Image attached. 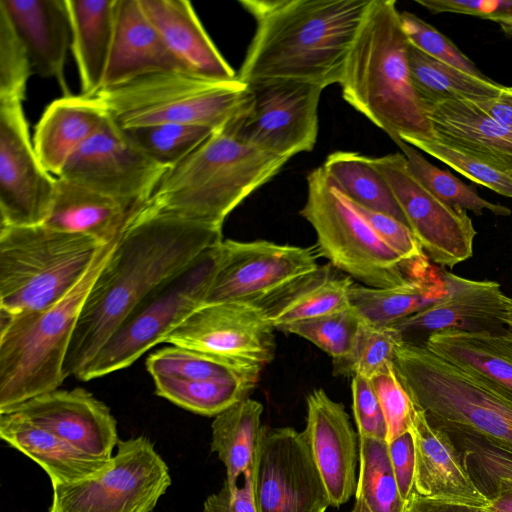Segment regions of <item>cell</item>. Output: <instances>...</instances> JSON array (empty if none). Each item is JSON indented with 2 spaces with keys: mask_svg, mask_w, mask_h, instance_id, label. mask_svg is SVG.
<instances>
[{
  "mask_svg": "<svg viewBox=\"0 0 512 512\" xmlns=\"http://www.w3.org/2000/svg\"><path fill=\"white\" fill-rule=\"evenodd\" d=\"M322 166L352 203L390 215L407 225L391 187L370 157L336 151L327 156Z\"/></svg>",
  "mask_w": 512,
  "mask_h": 512,
  "instance_id": "36",
  "label": "cell"
},
{
  "mask_svg": "<svg viewBox=\"0 0 512 512\" xmlns=\"http://www.w3.org/2000/svg\"><path fill=\"white\" fill-rule=\"evenodd\" d=\"M474 103L493 120L512 131V87L504 86L497 96Z\"/></svg>",
  "mask_w": 512,
  "mask_h": 512,
  "instance_id": "55",
  "label": "cell"
},
{
  "mask_svg": "<svg viewBox=\"0 0 512 512\" xmlns=\"http://www.w3.org/2000/svg\"><path fill=\"white\" fill-rule=\"evenodd\" d=\"M107 244L79 233L0 225V312L47 309L84 278Z\"/></svg>",
  "mask_w": 512,
  "mask_h": 512,
  "instance_id": "6",
  "label": "cell"
},
{
  "mask_svg": "<svg viewBox=\"0 0 512 512\" xmlns=\"http://www.w3.org/2000/svg\"><path fill=\"white\" fill-rule=\"evenodd\" d=\"M390 460L404 502L413 490L415 454L410 432L404 433L388 444Z\"/></svg>",
  "mask_w": 512,
  "mask_h": 512,
  "instance_id": "53",
  "label": "cell"
},
{
  "mask_svg": "<svg viewBox=\"0 0 512 512\" xmlns=\"http://www.w3.org/2000/svg\"><path fill=\"white\" fill-rule=\"evenodd\" d=\"M0 437L42 467L52 485L96 477L112 462L76 449L16 412L0 414Z\"/></svg>",
  "mask_w": 512,
  "mask_h": 512,
  "instance_id": "29",
  "label": "cell"
},
{
  "mask_svg": "<svg viewBox=\"0 0 512 512\" xmlns=\"http://www.w3.org/2000/svg\"><path fill=\"white\" fill-rule=\"evenodd\" d=\"M403 342L400 331L394 326H377L364 321L351 357L334 369V373L371 378L394 363L396 351Z\"/></svg>",
  "mask_w": 512,
  "mask_h": 512,
  "instance_id": "44",
  "label": "cell"
},
{
  "mask_svg": "<svg viewBox=\"0 0 512 512\" xmlns=\"http://www.w3.org/2000/svg\"><path fill=\"white\" fill-rule=\"evenodd\" d=\"M94 97L125 130L171 123L218 129L248 107L252 93L237 78L219 82L170 71L101 90Z\"/></svg>",
  "mask_w": 512,
  "mask_h": 512,
  "instance_id": "9",
  "label": "cell"
},
{
  "mask_svg": "<svg viewBox=\"0 0 512 512\" xmlns=\"http://www.w3.org/2000/svg\"><path fill=\"white\" fill-rule=\"evenodd\" d=\"M215 130L204 125L171 123L125 131L147 156L169 169L190 155Z\"/></svg>",
  "mask_w": 512,
  "mask_h": 512,
  "instance_id": "43",
  "label": "cell"
},
{
  "mask_svg": "<svg viewBox=\"0 0 512 512\" xmlns=\"http://www.w3.org/2000/svg\"><path fill=\"white\" fill-rule=\"evenodd\" d=\"M396 373L433 427L483 437L512 450V402L423 345L403 342Z\"/></svg>",
  "mask_w": 512,
  "mask_h": 512,
  "instance_id": "7",
  "label": "cell"
},
{
  "mask_svg": "<svg viewBox=\"0 0 512 512\" xmlns=\"http://www.w3.org/2000/svg\"><path fill=\"white\" fill-rule=\"evenodd\" d=\"M300 215L316 233L319 255L362 285L395 287L435 265L427 256L414 261L401 258L376 233L323 166L307 176V199Z\"/></svg>",
  "mask_w": 512,
  "mask_h": 512,
  "instance_id": "8",
  "label": "cell"
},
{
  "mask_svg": "<svg viewBox=\"0 0 512 512\" xmlns=\"http://www.w3.org/2000/svg\"><path fill=\"white\" fill-rule=\"evenodd\" d=\"M411 146L433 156L471 181L505 197L512 198V178L485 163L434 139L420 140Z\"/></svg>",
  "mask_w": 512,
  "mask_h": 512,
  "instance_id": "48",
  "label": "cell"
},
{
  "mask_svg": "<svg viewBox=\"0 0 512 512\" xmlns=\"http://www.w3.org/2000/svg\"><path fill=\"white\" fill-rule=\"evenodd\" d=\"M304 429L331 506L340 507L355 495L359 435L342 403L332 400L323 389L307 396Z\"/></svg>",
  "mask_w": 512,
  "mask_h": 512,
  "instance_id": "21",
  "label": "cell"
},
{
  "mask_svg": "<svg viewBox=\"0 0 512 512\" xmlns=\"http://www.w3.org/2000/svg\"><path fill=\"white\" fill-rule=\"evenodd\" d=\"M370 379L385 418L386 441L389 444L397 437L409 432L415 405L400 381L394 363L386 366Z\"/></svg>",
  "mask_w": 512,
  "mask_h": 512,
  "instance_id": "46",
  "label": "cell"
},
{
  "mask_svg": "<svg viewBox=\"0 0 512 512\" xmlns=\"http://www.w3.org/2000/svg\"><path fill=\"white\" fill-rule=\"evenodd\" d=\"M171 485L169 468L144 435L119 440L100 475L53 484L48 512H151Z\"/></svg>",
  "mask_w": 512,
  "mask_h": 512,
  "instance_id": "11",
  "label": "cell"
},
{
  "mask_svg": "<svg viewBox=\"0 0 512 512\" xmlns=\"http://www.w3.org/2000/svg\"><path fill=\"white\" fill-rule=\"evenodd\" d=\"M409 432L415 454L413 490L417 494L431 499L488 505L489 501L467 474L450 437L430 425L416 406Z\"/></svg>",
  "mask_w": 512,
  "mask_h": 512,
  "instance_id": "24",
  "label": "cell"
},
{
  "mask_svg": "<svg viewBox=\"0 0 512 512\" xmlns=\"http://www.w3.org/2000/svg\"><path fill=\"white\" fill-rule=\"evenodd\" d=\"M404 507L412 512H491L486 506L426 498L414 490Z\"/></svg>",
  "mask_w": 512,
  "mask_h": 512,
  "instance_id": "54",
  "label": "cell"
},
{
  "mask_svg": "<svg viewBox=\"0 0 512 512\" xmlns=\"http://www.w3.org/2000/svg\"><path fill=\"white\" fill-rule=\"evenodd\" d=\"M19 99L0 100V225L43 224L56 177L39 161Z\"/></svg>",
  "mask_w": 512,
  "mask_h": 512,
  "instance_id": "16",
  "label": "cell"
},
{
  "mask_svg": "<svg viewBox=\"0 0 512 512\" xmlns=\"http://www.w3.org/2000/svg\"><path fill=\"white\" fill-rule=\"evenodd\" d=\"M355 498L372 512H403L386 440L359 436V475Z\"/></svg>",
  "mask_w": 512,
  "mask_h": 512,
  "instance_id": "40",
  "label": "cell"
},
{
  "mask_svg": "<svg viewBox=\"0 0 512 512\" xmlns=\"http://www.w3.org/2000/svg\"><path fill=\"white\" fill-rule=\"evenodd\" d=\"M444 270L436 265L414 279L388 288L353 283L349 291L351 306L372 325L392 326L447 295Z\"/></svg>",
  "mask_w": 512,
  "mask_h": 512,
  "instance_id": "33",
  "label": "cell"
},
{
  "mask_svg": "<svg viewBox=\"0 0 512 512\" xmlns=\"http://www.w3.org/2000/svg\"><path fill=\"white\" fill-rule=\"evenodd\" d=\"M351 390L358 435L386 440V422L371 379L361 375L353 376Z\"/></svg>",
  "mask_w": 512,
  "mask_h": 512,
  "instance_id": "49",
  "label": "cell"
},
{
  "mask_svg": "<svg viewBox=\"0 0 512 512\" xmlns=\"http://www.w3.org/2000/svg\"><path fill=\"white\" fill-rule=\"evenodd\" d=\"M383 174L406 223L429 260L453 268L473 255L476 236L471 218L433 195L409 171L403 153L371 158Z\"/></svg>",
  "mask_w": 512,
  "mask_h": 512,
  "instance_id": "15",
  "label": "cell"
},
{
  "mask_svg": "<svg viewBox=\"0 0 512 512\" xmlns=\"http://www.w3.org/2000/svg\"><path fill=\"white\" fill-rule=\"evenodd\" d=\"M65 4L81 95L94 97L102 90L114 34L117 0H65Z\"/></svg>",
  "mask_w": 512,
  "mask_h": 512,
  "instance_id": "32",
  "label": "cell"
},
{
  "mask_svg": "<svg viewBox=\"0 0 512 512\" xmlns=\"http://www.w3.org/2000/svg\"><path fill=\"white\" fill-rule=\"evenodd\" d=\"M11 412L103 460L113 457L119 441L117 423L109 407L82 388L43 393Z\"/></svg>",
  "mask_w": 512,
  "mask_h": 512,
  "instance_id": "20",
  "label": "cell"
},
{
  "mask_svg": "<svg viewBox=\"0 0 512 512\" xmlns=\"http://www.w3.org/2000/svg\"><path fill=\"white\" fill-rule=\"evenodd\" d=\"M260 402L245 398L215 416L212 422L211 451L226 468L225 482L231 490L255 462L262 433Z\"/></svg>",
  "mask_w": 512,
  "mask_h": 512,
  "instance_id": "34",
  "label": "cell"
},
{
  "mask_svg": "<svg viewBox=\"0 0 512 512\" xmlns=\"http://www.w3.org/2000/svg\"><path fill=\"white\" fill-rule=\"evenodd\" d=\"M504 323L506 330L512 335V298L508 296L505 298Z\"/></svg>",
  "mask_w": 512,
  "mask_h": 512,
  "instance_id": "57",
  "label": "cell"
},
{
  "mask_svg": "<svg viewBox=\"0 0 512 512\" xmlns=\"http://www.w3.org/2000/svg\"><path fill=\"white\" fill-rule=\"evenodd\" d=\"M243 476L242 485H238L233 490L224 481L218 492L206 498L203 512H258L254 493L253 467Z\"/></svg>",
  "mask_w": 512,
  "mask_h": 512,
  "instance_id": "52",
  "label": "cell"
},
{
  "mask_svg": "<svg viewBox=\"0 0 512 512\" xmlns=\"http://www.w3.org/2000/svg\"><path fill=\"white\" fill-rule=\"evenodd\" d=\"M357 208L382 240L401 258L406 261H414L427 256L405 223L381 212L360 206Z\"/></svg>",
  "mask_w": 512,
  "mask_h": 512,
  "instance_id": "50",
  "label": "cell"
},
{
  "mask_svg": "<svg viewBox=\"0 0 512 512\" xmlns=\"http://www.w3.org/2000/svg\"><path fill=\"white\" fill-rule=\"evenodd\" d=\"M447 295L392 326L404 342L423 345L435 333H469L506 330L505 298L500 285L491 280L463 278L444 270Z\"/></svg>",
  "mask_w": 512,
  "mask_h": 512,
  "instance_id": "19",
  "label": "cell"
},
{
  "mask_svg": "<svg viewBox=\"0 0 512 512\" xmlns=\"http://www.w3.org/2000/svg\"><path fill=\"white\" fill-rule=\"evenodd\" d=\"M409 41L394 0H370L339 85L343 98L395 143L433 139L412 84Z\"/></svg>",
  "mask_w": 512,
  "mask_h": 512,
  "instance_id": "3",
  "label": "cell"
},
{
  "mask_svg": "<svg viewBox=\"0 0 512 512\" xmlns=\"http://www.w3.org/2000/svg\"><path fill=\"white\" fill-rule=\"evenodd\" d=\"M240 115L169 168L141 209L222 227L244 199L276 176L289 159L244 140L237 129Z\"/></svg>",
  "mask_w": 512,
  "mask_h": 512,
  "instance_id": "4",
  "label": "cell"
},
{
  "mask_svg": "<svg viewBox=\"0 0 512 512\" xmlns=\"http://www.w3.org/2000/svg\"><path fill=\"white\" fill-rule=\"evenodd\" d=\"M167 170L147 156L109 117L70 157L58 177L141 208Z\"/></svg>",
  "mask_w": 512,
  "mask_h": 512,
  "instance_id": "14",
  "label": "cell"
},
{
  "mask_svg": "<svg viewBox=\"0 0 512 512\" xmlns=\"http://www.w3.org/2000/svg\"><path fill=\"white\" fill-rule=\"evenodd\" d=\"M443 431L459 452L470 479L488 501L512 490V450L480 436Z\"/></svg>",
  "mask_w": 512,
  "mask_h": 512,
  "instance_id": "38",
  "label": "cell"
},
{
  "mask_svg": "<svg viewBox=\"0 0 512 512\" xmlns=\"http://www.w3.org/2000/svg\"><path fill=\"white\" fill-rule=\"evenodd\" d=\"M0 9L24 44L36 73L56 79L63 96L71 95L64 73L71 48L65 0H0Z\"/></svg>",
  "mask_w": 512,
  "mask_h": 512,
  "instance_id": "25",
  "label": "cell"
},
{
  "mask_svg": "<svg viewBox=\"0 0 512 512\" xmlns=\"http://www.w3.org/2000/svg\"><path fill=\"white\" fill-rule=\"evenodd\" d=\"M139 209L56 177L53 202L43 224L61 231L84 234L109 244L120 236Z\"/></svg>",
  "mask_w": 512,
  "mask_h": 512,
  "instance_id": "30",
  "label": "cell"
},
{
  "mask_svg": "<svg viewBox=\"0 0 512 512\" xmlns=\"http://www.w3.org/2000/svg\"><path fill=\"white\" fill-rule=\"evenodd\" d=\"M170 71L187 72L165 45L141 0H117L114 34L102 90Z\"/></svg>",
  "mask_w": 512,
  "mask_h": 512,
  "instance_id": "22",
  "label": "cell"
},
{
  "mask_svg": "<svg viewBox=\"0 0 512 512\" xmlns=\"http://www.w3.org/2000/svg\"><path fill=\"white\" fill-rule=\"evenodd\" d=\"M409 43L421 52L471 75L487 78L453 42L432 25L410 12L400 13Z\"/></svg>",
  "mask_w": 512,
  "mask_h": 512,
  "instance_id": "47",
  "label": "cell"
},
{
  "mask_svg": "<svg viewBox=\"0 0 512 512\" xmlns=\"http://www.w3.org/2000/svg\"><path fill=\"white\" fill-rule=\"evenodd\" d=\"M433 139L512 178V131L474 102L444 100L424 106Z\"/></svg>",
  "mask_w": 512,
  "mask_h": 512,
  "instance_id": "23",
  "label": "cell"
},
{
  "mask_svg": "<svg viewBox=\"0 0 512 512\" xmlns=\"http://www.w3.org/2000/svg\"><path fill=\"white\" fill-rule=\"evenodd\" d=\"M256 22L237 79L339 84L370 0H240Z\"/></svg>",
  "mask_w": 512,
  "mask_h": 512,
  "instance_id": "2",
  "label": "cell"
},
{
  "mask_svg": "<svg viewBox=\"0 0 512 512\" xmlns=\"http://www.w3.org/2000/svg\"><path fill=\"white\" fill-rule=\"evenodd\" d=\"M403 512H412L404 507Z\"/></svg>",
  "mask_w": 512,
  "mask_h": 512,
  "instance_id": "60",
  "label": "cell"
},
{
  "mask_svg": "<svg viewBox=\"0 0 512 512\" xmlns=\"http://www.w3.org/2000/svg\"><path fill=\"white\" fill-rule=\"evenodd\" d=\"M330 263L319 265L255 302L274 329L351 306L352 279Z\"/></svg>",
  "mask_w": 512,
  "mask_h": 512,
  "instance_id": "28",
  "label": "cell"
},
{
  "mask_svg": "<svg viewBox=\"0 0 512 512\" xmlns=\"http://www.w3.org/2000/svg\"><path fill=\"white\" fill-rule=\"evenodd\" d=\"M350 512H372L367 504L359 498H355V503Z\"/></svg>",
  "mask_w": 512,
  "mask_h": 512,
  "instance_id": "59",
  "label": "cell"
},
{
  "mask_svg": "<svg viewBox=\"0 0 512 512\" xmlns=\"http://www.w3.org/2000/svg\"><path fill=\"white\" fill-rule=\"evenodd\" d=\"M486 507L491 512H512V490L500 493Z\"/></svg>",
  "mask_w": 512,
  "mask_h": 512,
  "instance_id": "56",
  "label": "cell"
},
{
  "mask_svg": "<svg viewBox=\"0 0 512 512\" xmlns=\"http://www.w3.org/2000/svg\"><path fill=\"white\" fill-rule=\"evenodd\" d=\"M274 330L256 306L218 302L197 308L163 342L265 366L275 355Z\"/></svg>",
  "mask_w": 512,
  "mask_h": 512,
  "instance_id": "18",
  "label": "cell"
},
{
  "mask_svg": "<svg viewBox=\"0 0 512 512\" xmlns=\"http://www.w3.org/2000/svg\"><path fill=\"white\" fill-rule=\"evenodd\" d=\"M32 69L24 44L0 9V100L23 101Z\"/></svg>",
  "mask_w": 512,
  "mask_h": 512,
  "instance_id": "45",
  "label": "cell"
},
{
  "mask_svg": "<svg viewBox=\"0 0 512 512\" xmlns=\"http://www.w3.org/2000/svg\"><path fill=\"white\" fill-rule=\"evenodd\" d=\"M119 237L103 247L84 278L57 304L15 315L0 312V414L66 379L64 361L80 312Z\"/></svg>",
  "mask_w": 512,
  "mask_h": 512,
  "instance_id": "5",
  "label": "cell"
},
{
  "mask_svg": "<svg viewBox=\"0 0 512 512\" xmlns=\"http://www.w3.org/2000/svg\"><path fill=\"white\" fill-rule=\"evenodd\" d=\"M494 22L499 25L504 33L512 36V18H500L494 20Z\"/></svg>",
  "mask_w": 512,
  "mask_h": 512,
  "instance_id": "58",
  "label": "cell"
},
{
  "mask_svg": "<svg viewBox=\"0 0 512 512\" xmlns=\"http://www.w3.org/2000/svg\"><path fill=\"white\" fill-rule=\"evenodd\" d=\"M263 365L172 346L152 353L146 368L155 377L180 380H241L257 383Z\"/></svg>",
  "mask_w": 512,
  "mask_h": 512,
  "instance_id": "37",
  "label": "cell"
},
{
  "mask_svg": "<svg viewBox=\"0 0 512 512\" xmlns=\"http://www.w3.org/2000/svg\"><path fill=\"white\" fill-rule=\"evenodd\" d=\"M408 57L412 84L423 108L450 99L478 102L497 96L504 88L488 77L480 78L443 63L410 43Z\"/></svg>",
  "mask_w": 512,
  "mask_h": 512,
  "instance_id": "35",
  "label": "cell"
},
{
  "mask_svg": "<svg viewBox=\"0 0 512 512\" xmlns=\"http://www.w3.org/2000/svg\"><path fill=\"white\" fill-rule=\"evenodd\" d=\"M432 14L456 13L487 20L512 18V0H416Z\"/></svg>",
  "mask_w": 512,
  "mask_h": 512,
  "instance_id": "51",
  "label": "cell"
},
{
  "mask_svg": "<svg viewBox=\"0 0 512 512\" xmlns=\"http://www.w3.org/2000/svg\"><path fill=\"white\" fill-rule=\"evenodd\" d=\"M423 346L512 402V335L507 330L435 333Z\"/></svg>",
  "mask_w": 512,
  "mask_h": 512,
  "instance_id": "31",
  "label": "cell"
},
{
  "mask_svg": "<svg viewBox=\"0 0 512 512\" xmlns=\"http://www.w3.org/2000/svg\"><path fill=\"white\" fill-rule=\"evenodd\" d=\"M396 144L406 157L407 166L412 175L447 205L465 211L470 210L477 216H481L484 210H489L496 216L511 214L508 207L480 197L473 185L465 184L448 170H442L431 164L413 146L403 141Z\"/></svg>",
  "mask_w": 512,
  "mask_h": 512,
  "instance_id": "41",
  "label": "cell"
},
{
  "mask_svg": "<svg viewBox=\"0 0 512 512\" xmlns=\"http://www.w3.org/2000/svg\"><path fill=\"white\" fill-rule=\"evenodd\" d=\"M225 256L224 240L146 295L76 378L89 381L133 364L203 305Z\"/></svg>",
  "mask_w": 512,
  "mask_h": 512,
  "instance_id": "10",
  "label": "cell"
},
{
  "mask_svg": "<svg viewBox=\"0 0 512 512\" xmlns=\"http://www.w3.org/2000/svg\"><path fill=\"white\" fill-rule=\"evenodd\" d=\"M155 392L177 406L203 416H217L248 397L256 383L241 380H180L155 377Z\"/></svg>",
  "mask_w": 512,
  "mask_h": 512,
  "instance_id": "39",
  "label": "cell"
},
{
  "mask_svg": "<svg viewBox=\"0 0 512 512\" xmlns=\"http://www.w3.org/2000/svg\"><path fill=\"white\" fill-rule=\"evenodd\" d=\"M109 117L96 97L69 95L51 102L36 124L32 140L43 167L58 177L70 157Z\"/></svg>",
  "mask_w": 512,
  "mask_h": 512,
  "instance_id": "27",
  "label": "cell"
},
{
  "mask_svg": "<svg viewBox=\"0 0 512 512\" xmlns=\"http://www.w3.org/2000/svg\"><path fill=\"white\" fill-rule=\"evenodd\" d=\"M364 320L352 307L296 322L279 331L302 337L333 359L334 369L351 357Z\"/></svg>",
  "mask_w": 512,
  "mask_h": 512,
  "instance_id": "42",
  "label": "cell"
},
{
  "mask_svg": "<svg viewBox=\"0 0 512 512\" xmlns=\"http://www.w3.org/2000/svg\"><path fill=\"white\" fill-rule=\"evenodd\" d=\"M167 48L187 72L212 81L237 78L188 0H141Z\"/></svg>",
  "mask_w": 512,
  "mask_h": 512,
  "instance_id": "26",
  "label": "cell"
},
{
  "mask_svg": "<svg viewBox=\"0 0 512 512\" xmlns=\"http://www.w3.org/2000/svg\"><path fill=\"white\" fill-rule=\"evenodd\" d=\"M253 482L258 512H326L331 506L304 430L263 426Z\"/></svg>",
  "mask_w": 512,
  "mask_h": 512,
  "instance_id": "12",
  "label": "cell"
},
{
  "mask_svg": "<svg viewBox=\"0 0 512 512\" xmlns=\"http://www.w3.org/2000/svg\"><path fill=\"white\" fill-rule=\"evenodd\" d=\"M221 241L222 227L140 208L86 297L64 361L65 378L78 376L146 295Z\"/></svg>",
  "mask_w": 512,
  "mask_h": 512,
  "instance_id": "1",
  "label": "cell"
},
{
  "mask_svg": "<svg viewBox=\"0 0 512 512\" xmlns=\"http://www.w3.org/2000/svg\"><path fill=\"white\" fill-rule=\"evenodd\" d=\"M248 87L252 93L250 104L237 119V129L244 140L287 159L313 150L324 88L300 81H272Z\"/></svg>",
  "mask_w": 512,
  "mask_h": 512,
  "instance_id": "13",
  "label": "cell"
},
{
  "mask_svg": "<svg viewBox=\"0 0 512 512\" xmlns=\"http://www.w3.org/2000/svg\"><path fill=\"white\" fill-rule=\"evenodd\" d=\"M225 256L204 304H254L319 266L316 247L282 245L267 240H224Z\"/></svg>",
  "mask_w": 512,
  "mask_h": 512,
  "instance_id": "17",
  "label": "cell"
}]
</instances>
